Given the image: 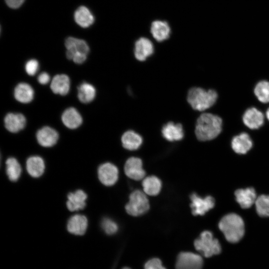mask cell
<instances>
[{
	"instance_id": "cell-1",
	"label": "cell",
	"mask_w": 269,
	"mask_h": 269,
	"mask_svg": "<svg viewBox=\"0 0 269 269\" xmlns=\"http://www.w3.org/2000/svg\"><path fill=\"white\" fill-rule=\"evenodd\" d=\"M223 120L218 115L209 113L202 114L197 119L195 133L200 141H208L217 137L221 133Z\"/></svg>"
},
{
	"instance_id": "cell-2",
	"label": "cell",
	"mask_w": 269,
	"mask_h": 269,
	"mask_svg": "<svg viewBox=\"0 0 269 269\" xmlns=\"http://www.w3.org/2000/svg\"><path fill=\"white\" fill-rule=\"evenodd\" d=\"M219 228L226 239L232 243L238 242L245 233L244 221L240 216L235 213L224 216L219 223Z\"/></svg>"
},
{
	"instance_id": "cell-3",
	"label": "cell",
	"mask_w": 269,
	"mask_h": 269,
	"mask_svg": "<svg viewBox=\"0 0 269 269\" xmlns=\"http://www.w3.org/2000/svg\"><path fill=\"white\" fill-rule=\"evenodd\" d=\"M218 94L213 89L206 90L200 87L191 88L187 94V101L195 110L204 111L213 106L217 101Z\"/></svg>"
},
{
	"instance_id": "cell-4",
	"label": "cell",
	"mask_w": 269,
	"mask_h": 269,
	"mask_svg": "<svg viewBox=\"0 0 269 269\" xmlns=\"http://www.w3.org/2000/svg\"><path fill=\"white\" fill-rule=\"evenodd\" d=\"M65 46L67 59L78 64H82L86 60L90 48L84 40L68 37L65 41Z\"/></svg>"
},
{
	"instance_id": "cell-5",
	"label": "cell",
	"mask_w": 269,
	"mask_h": 269,
	"mask_svg": "<svg viewBox=\"0 0 269 269\" xmlns=\"http://www.w3.org/2000/svg\"><path fill=\"white\" fill-rule=\"evenodd\" d=\"M194 246L206 258L218 255L221 251L218 240L214 238L212 233L209 231H205L201 233L200 237L195 240Z\"/></svg>"
},
{
	"instance_id": "cell-6",
	"label": "cell",
	"mask_w": 269,
	"mask_h": 269,
	"mask_svg": "<svg viewBox=\"0 0 269 269\" xmlns=\"http://www.w3.org/2000/svg\"><path fill=\"white\" fill-rule=\"evenodd\" d=\"M129 202L126 205L127 212L133 216H138L145 213L149 208L147 198L144 193L137 190L130 196Z\"/></svg>"
},
{
	"instance_id": "cell-7",
	"label": "cell",
	"mask_w": 269,
	"mask_h": 269,
	"mask_svg": "<svg viewBox=\"0 0 269 269\" xmlns=\"http://www.w3.org/2000/svg\"><path fill=\"white\" fill-rule=\"evenodd\" d=\"M203 259L197 254L181 252L177 256L176 269H202Z\"/></svg>"
},
{
	"instance_id": "cell-8",
	"label": "cell",
	"mask_w": 269,
	"mask_h": 269,
	"mask_svg": "<svg viewBox=\"0 0 269 269\" xmlns=\"http://www.w3.org/2000/svg\"><path fill=\"white\" fill-rule=\"evenodd\" d=\"M190 207L194 216L204 215L215 205L214 199L211 196L202 198L196 193H193L190 195Z\"/></svg>"
},
{
	"instance_id": "cell-9",
	"label": "cell",
	"mask_w": 269,
	"mask_h": 269,
	"mask_svg": "<svg viewBox=\"0 0 269 269\" xmlns=\"http://www.w3.org/2000/svg\"><path fill=\"white\" fill-rule=\"evenodd\" d=\"M98 175L101 183L109 186L114 185L118 180L119 171L113 164L105 163L99 167Z\"/></svg>"
},
{
	"instance_id": "cell-10",
	"label": "cell",
	"mask_w": 269,
	"mask_h": 269,
	"mask_svg": "<svg viewBox=\"0 0 269 269\" xmlns=\"http://www.w3.org/2000/svg\"><path fill=\"white\" fill-rule=\"evenodd\" d=\"M264 120L263 113L255 107L247 109L242 116L244 124L251 130H257L262 127Z\"/></svg>"
},
{
	"instance_id": "cell-11",
	"label": "cell",
	"mask_w": 269,
	"mask_h": 269,
	"mask_svg": "<svg viewBox=\"0 0 269 269\" xmlns=\"http://www.w3.org/2000/svg\"><path fill=\"white\" fill-rule=\"evenodd\" d=\"M124 169L127 176L134 180H141L145 175V171L142 168V161L137 157L129 158L125 163Z\"/></svg>"
},
{
	"instance_id": "cell-12",
	"label": "cell",
	"mask_w": 269,
	"mask_h": 269,
	"mask_svg": "<svg viewBox=\"0 0 269 269\" xmlns=\"http://www.w3.org/2000/svg\"><path fill=\"white\" fill-rule=\"evenodd\" d=\"M38 143L43 147H51L55 145L59 138L57 132L49 127H44L39 130L36 134Z\"/></svg>"
},
{
	"instance_id": "cell-13",
	"label": "cell",
	"mask_w": 269,
	"mask_h": 269,
	"mask_svg": "<svg viewBox=\"0 0 269 269\" xmlns=\"http://www.w3.org/2000/svg\"><path fill=\"white\" fill-rule=\"evenodd\" d=\"M154 51L153 45L151 41L145 37H141L135 43L134 54L136 59L143 61L152 55Z\"/></svg>"
},
{
	"instance_id": "cell-14",
	"label": "cell",
	"mask_w": 269,
	"mask_h": 269,
	"mask_svg": "<svg viewBox=\"0 0 269 269\" xmlns=\"http://www.w3.org/2000/svg\"><path fill=\"white\" fill-rule=\"evenodd\" d=\"M4 123L7 131L16 133L24 128L26 121L24 116L20 113H9L5 116Z\"/></svg>"
},
{
	"instance_id": "cell-15",
	"label": "cell",
	"mask_w": 269,
	"mask_h": 269,
	"mask_svg": "<svg viewBox=\"0 0 269 269\" xmlns=\"http://www.w3.org/2000/svg\"><path fill=\"white\" fill-rule=\"evenodd\" d=\"M88 227V220L83 215L76 214L68 220L67 228L69 232L76 235H83Z\"/></svg>"
},
{
	"instance_id": "cell-16",
	"label": "cell",
	"mask_w": 269,
	"mask_h": 269,
	"mask_svg": "<svg viewBox=\"0 0 269 269\" xmlns=\"http://www.w3.org/2000/svg\"><path fill=\"white\" fill-rule=\"evenodd\" d=\"M231 146L235 152L238 154H245L252 148L253 142L247 133H242L233 138Z\"/></svg>"
},
{
	"instance_id": "cell-17",
	"label": "cell",
	"mask_w": 269,
	"mask_h": 269,
	"mask_svg": "<svg viewBox=\"0 0 269 269\" xmlns=\"http://www.w3.org/2000/svg\"><path fill=\"white\" fill-rule=\"evenodd\" d=\"M67 198L66 205L68 210L70 211H78L85 208L87 195L84 191L79 189L73 193H69Z\"/></svg>"
},
{
	"instance_id": "cell-18",
	"label": "cell",
	"mask_w": 269,
	"mask_h": 269,
	"mask_svg": "<svg viewBox=\"0 0 269 269\" xmlns=\"http://www.w3.org/2000/svg\"><path fill=\"white\" fill-rule=\"evenodd\" d=\"M235 195L237 201L244 209L251 207L257 198L256 191L252 187L238 189L235 192Z\"/></svg>"
},
{
	"instance_id": "cell-19",
	"label": "cell",
	"mask_w": 269,
	"mask_h": 269,
	"mask_svg": "<svg viewBox=\"0 0 269 269\" xmlns=\"http://www.w3.org/2000/svg\"><path fill=\"white\" fill-rule=\"evenodd\" d=\"M70 81L69 77L65 74H58L52 79L50 84V89L56 94L62 96L67 95L70 90Z\"/></svg>"
},
{
	"instance_id": "cell-20",
	"label": "cell",
	"mask_w": 269,
	"mask_h": 269,
	"mask_svg": "<svg viewBox=\"0 0 269 269\" xmlns=\"http://www.w3.org/2000/svg\"><path fill=\"white\" fill-rule=\"evenodd\" d=\"M63 124L68 128L75 129L82 124L83 119L78 111L73 107L65 110L61 116Z\"/></svg>"
},
{
	"instance_id": "cell-21",
	"label": "cell",
	"mask_w": 269,
	"mask_h": 269,
	"mask_svg": "<svg viewBox=\"0 0 269 269\" xmlns=\"http://www.w3.org/2000/svg\"><path fill=\"white\" fill-rule=\"evenodd\" d=\"M76 23L83 28H87L95 21V17L91 10L86 6L82 5L78 7L74 13Z\"/></svg>"
},
{
	"instance_id": "cell-22",
	"label": "cell",
	"mask_w": 269,
	"mask_h": 269,
	"mask_svg": "<svg viewBox=\"0 0 269 269\" xmlns=\"http://www.w3.org/2000/svg\"><path fill=\"white\" fill-rule=\"evenodd\" d=\"M151 33L158 42L167 39L170 36V28L168 23L162 20H155L151 23Z\"/></svg>"
},
{
	"instance_id": "cell-23",
	"label": "cell",
	"mask_w": 269,
	"mask_h": 269,
	"mask_svg": "<svg viewBox=\"0 0 269 269\" xmlns=\"http://www.w3.org/2000/svg\"><path fill=\"white\" fill-rule=\"evenodd\" d=\"M161 133L164 138L170 141L181 140L184 136L182 125L171 122L163 127Z\"/></svg>"
},
{
	"instance_id": "cell-24",
	"label": "cell",
	"mask_w": 269,
	"mask_h": 269,
	"mask_svg": "<svg viewBox=\"0 0 269 269\" xmlns=\"http://www.w3.org/2000/svg\"><path fill=\"white\" fill-rule=\"evenodd\" d=\"M14 96L20 103H28L33 99L34 91L28 84L20 83L14 88Z\"/></svg>"
},
{
	"instance_id": "cell-25",
	"label": "cell",
	"mask_w": 269,
	"mask_h": 269,
	"mask_svg": "<svg viewBox=\"0 0 269 269\" xmlns=\"http://www.w3.org/2000/svg\"><path fill=\"white\" fill-rule=\"evenodd\" d=\"M26 168L30 176L35 178L39 177L44 171V160L38 156H30L26 160Z\"/></svg>"
},
{
	"instance_id": "cell-26",
	"label": "cell",
	"mask_w": 269,
	"mask_h": 269,
	"mask_svg": "<svg viewBox=\"0 0 269 269\" xmlns=\"http://www.w3.org/2000/svg\"><path fill=\"white\" fill-rule=\"evenodd\" d=\"M121 140L124 147L130 150L137 149L142 142L141 136L133 131L125 132L122 136Z\"/></svg>"
},
{
	"instance_id": "cell-27",
	"label": "cell",
	"mask_w": 269,
	"mask_h": 269,
	"mask_svg": "<svg viewBox=\"0 0 269 269\" xmlns=\"http://www.w3.org/2000/svg\"><path fill=\"white\" fill-rule=\"evenodd\" d=\"M78 98L79 101L85 104L92 102L96 96V89L90 83L83 82L77 88Z\"/></svg>"
},
{
	"instance_id": "cell-28",
	"label": "cell",
	"mask_w": 269,
	"mask_h": 269,
	"mask_svg": "<svg viewBox=\"0 0 269 269\" xmlns=\"http://www.w3.org/2000/svg\"><path fill=\"white\" fill-rule=\"evenodd\" d=\"M142 185L144 192L150 196L158 194L161 188L160 179L155 176H149L144 178Z\"/></svg>"
},
{
	"instance_id": "cell-29",
	"label": "cell",
	"mask_w": 269,
	"mask_h": 269,
	"mask_svg": "<svg viewBox=\"0 0 269 269\" xmlns=\"http://www.w3.org/2000/svg\"><path fill=\"white\" fill-rule=\"evenodd\" d=\"M6 172L9 180L12 181H17L21 174V168L16 159L9 157L6 162Z\"/></svg>"
},
{
	"instance_id": "cell-30",
	"label": "cell",
	"mask_w": 269,
	"mask_h": 269,
	"mask_svg": "<svg viewBox=\"0 0 269 269\" xmlns=\"http://www.w3.org/2000/svg\"><path fill=\"white\" fill-rule=\"evenodd\" d=\"M254 93L261 103H269V82L267 80L259 81L254 89Z\"/></svg>"
},
{
	"instance_id": "cell-31",
	"label": "cell",
	"mask_w": 269,
	"mask_h": 269,
	"mask_svg": "<svg viewBox=\"0 0 269 269\" xmlns=\"http://www.w3.org/2000/svg\"><path fill=\"white\" fill-rule=\"evenodd\" d=\"M256 210L262 217H269V195H261L256 202Z\"/></svg>"
},
{
	"instance_id": "cell-32",
	"label": "cell",
	"mask_w": 269,
	"mask_h": 269,
	"mask_svg": "<svg viewBox=\"0 0 269 269\" xmlns=\"http://www.w3.org/2000/svg\"><path fill=\"white\" fill-rule=\"evenodd\" d=\"M101 227L104 231L108 235L115 234L118 230V226L117 223L113 220L105 218L101 222Z\"/></svg>"
},
{
	"instance_id": "cell-33",
	"label": "cell",
	"mask_w": 269,
	"mask_h": 269,
	"mask_svg": "<svg viewBox=\"0 0 269 269\" xmlns=\"http://www.w3.org/2000/svg\"><path fill=\"white\" fill-rule=\"evenodd\" d=\"M39 68V63L36 59H30L25 64V70L27 74L30 76L34 75Z\"/></svg>"
},
{
	"instance_id": "cell-34",
	"label": "cell",
	"mask_w": 269,
	"mask_h": 269,
	"mask_svg": "<svg viewBox=\"0 0 269 269\" xmlns=\"http://www.w3.org/2000/svg\"><path fill=\"white\" fill-rule=\"evenodd\" d=\"M144 269H166L162 265L161 261L157 258L148 260L144 265Z\"/></svg>"
},
{
	"instance_id": "cell-35",
	"label": "cell",
	"mask_w": 269,
	"mask_h": 269,
	"mask_svg": "<svg viewBox=\"0 0 269 269\" xmlns=\"http://www.w3.org/2000/svg\"><path fill=\"white\" fill-rule=\"evenodd\" d=\"M25 0H5L6 4L11 8H17L24 2Z\"/></svg>"
},
{
	"instance_id": "cell-36",
	"label": "cell",
	"mask_w": 269,
	"mask_h": 269,
	"mask_svg": "<svg viewBox=\"0 0 269 269\" xmlns=\"http://www.w3.org/2000/svg\"><path fill=\"white\" fill-rule=\"evenodd\" d=\"M50 80V77L49 75L45 72L40 73L37 77L38 82L42 85L47 84L49 82Z\"/></svg>"
},
{
	"instance_id": "cell-37",
	"label": "cell",
	"mask_w": 269,
	"mask_h": 269,
	"mask_svg": "<svg viewBox=\"0 0 269 269\" xmlns=\"http://www.w3.org/2000/svg\"><path fill=\"white\" fill-rule=\"evenodd\" d=\"M266 117H267V119L269 121V108L267 109V111L266 112Z\"/></svg>"
},
{
	"instance_id": "cell-38",
	"label": "cell",
	"mask_w": 269,
	"mask_h": 269,
	"mask_svg": "<svg viewBox=\"0 0 269 269\" xmlns=\"http://www.w3.org/2000/svg\"><path fill=\"white\" fill-rule=\"evenodd\" d=\"M122 269H130V268H129V267H124V268H123Z\"/></svg>"
}]
</instances>
